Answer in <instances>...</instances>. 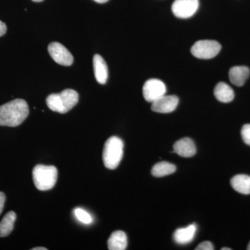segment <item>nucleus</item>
Masks as SVG:
<instances>
[{
    "label": "nucleus",
    "instance_id": "f257e3e1",
    "mask_svg": "<svg viewBox=\"0 0 250 250\" xmlns=\"http://www.w3.org/2000/svg\"><path fill=\"white\" fill-rule=\"evenodd\" d=\"M29 113L27 102L22 99L4 104L0 106V126H17L25 121Z\"/></svg>",
    "mask_w": 250,
    "mask_h": 250
},
{
    "label": "nucleus",
    "instance_id": "f03ea898",
    "mask_svg": "<svg viewBox=\"0 0 250 250\" xmlns=\"http://www.w3.org/2000/svg\"><path fill=\"white\" fill-rule=\"evenodd\" d=\"M78 100L79 95L75 90L66 89L60 93L49 95L46 99V104L52 111L65 113L77 104Z\"/></svg>",
    "mask_w": 250,
    "mask_h": 250
},
{
    "label": "nucleus",
    "instance_id": "7ed1b4c3",
    "mask_svg": "<svg viewBox=\"0 0 250 250\" xmlns=\"http://www.w3.org/2000/svg\"><path fill=\"white\" fill-rule=\"evenodd\" d=\"M33 180L38 190H50L57 183L58 171L53 166L37 165L32 172Z\"/></svg>",
    "mask_w": 250,
    "mask_h": 250
},
{
    "label": "nucleus",
    "instance_id": "20e7f679",
    "mask_svg": "<svg viewBox=\"0 0 250 250\" xmlns=\"http://www.w3.org/2000/svg\"><path fill=\"white\" fill-rule=\"evenodd\" d=\"M123 141L117 136H111L106 141L103 158L104 164L106 168L114 170L118 167L123 159Z\"/></svg>",
    "mask_w": 250,
    "mask_h": 250
},
{
    "label": "nucleus",
    "instance_id": "39448f33",
    "mask_svg": "<svg viewBox=\"0 0 250 250\" xmlns=\"http://www.w3.org/2000/svg\"><path fill=\"white\" fill-rule=\"evenodd\" d=\"M221 50V45L216 41H198L192 46L190 52L194 57L200 59L214 58Z\"/></svg>",
    "mask_w": 250,
    "mask_h": 250
},
{
    "label": "nucleus",
    "instance_id": "423d86ee",
    "mask_svg": "<svg viewBox=\"0 0 250 250\" xmlns=\"http://www.w3.org/2000/svg\"><path fill=\"white\" fill-rule=\"evenodd\" d=\"M166 93L165 83L158 79H150L147 80L143 85V97L148 103H154L161 97L165 95Z\"/></svg>",
    "mask_w": 250,
    "mask_h": 250
},
{
    "label": "nucleus",
    "instance_id": "0eeeda50",
    "mask_svg": "<svg viewBox=\"0 0 250 250\" xmlns=\"http://www.w3.org/2000/svg\"><path fill=\"white\" fill-rule=\"evenodd\" d=\"M199 0H175L172 5V13L179 18H189L196 13Z\"/></svg>",
    "mask_w": 250,
    "mask_h": 250
},
{
    "label": "nucleus",
    "instance_id": "6e6552de",
    "mask_svg": "<svg viewBox=\"0 0 250 250\" xmlns=\"http://www.w3.org/2000/svg\"><path fill=\"white\" fill-rule=\"evenodd\" d=\"M48 52L53 60L60 65L70 66L73 62V57L66 47L57 42H53L48 46Z\"/></svg>",
    "mask_w": 250,
    "mask_h": 250
},
{
    "label": "nucleus",
    "instance_id": "1a4fd4ad",
    "mask_svg": "<svg viewBox=\"0 0 250 250\" xmlns=\"http://www.w3.org/2000/svg\"><path fill=\"white\" fill-rule=\"evenodd\" d=\"M179 104V98L176 95H164L152 103V110L156 113H172Z\"/></svg>",
    "mask_w": 250,
    "mask_h": 250
},
{
    "label": "nucleus",
    "instance_id": "9d476101",
    "mask_svg": "<svg viewBox=\"0 0 250 250\" xmlns=\"http://www.w3.org/2000/svg\"><path fill=\"white\" fill-rule=\"evenodd\" d=\"M173 148V152L182 157H192L196 153L195 143L190 138H184L177 141L174 143Z\"/></svg>",
    "mask_w": 250,
    "mask_h": 250
},
{
    "label": "nucleus",
    "instance_id": "9b49d317",
    "mask_svg": "<svg viewBox=\"0 0 250 250\" xmlns=\"http://www.w3.org/2000/svg\"><path fill=\"white\" fill-rule=\"evenodd\" d=\"M195 224L188 225L187 228L177 229L173 234L174 241L179 245H186L191 243L197 232Z\"/></svg>",
    "mask_w": 250,
    "mask_h": 250
},
{
    "label": "nucleus",
    "instance_id": "f8f14e48",
    "mask_svg": "<svg viewBox=\"0 0 250 250\" xmlns=\"http://www.w3.org/2000/svg\"><path fill=\"white\" fill-rule=\"evenodd\" d=\"M93 67L97 82L100 84H105L108 77V66L103 57L99 54L94 56Z\"/></svg>",
    "mask_w": 250,
    "mask_h": 250
},
{
    "label": "nucleus",
    "instance_id": "ddd939ff",
    "mask_svg": "<svg viewBox=\"0 0 250 250\" xmlns=\"http://www.w3.org/2000/svg\"><path fill=\"white\" fill-rule=\"evenodd\" d=\"M250 69L246 66H234L229 72L230 82L236 86H243L249 78Z\"/></svg>",
    "mask_w": 250,
    "mask_h": 250
},
{
    "label": "nucleus",
    "instance_id": "4468645a",
    "mask_svg": "<svg viewBox=\"0 0 250 250\" xmlns=\"http://www.w3.org/2000/svg\"><path fill=\"white\" fill-rule=\"evenodd\" d=\"M215 98L220 103H229L234 99V91L231 86L225 82H220L214 88Z\"/></svg>",
    "mask_w": 250,
    "mask_h": 250
},
{
    "label": "nucleus",
    "instance_id": "2eb2a0df",
    "mask_svg": "<svg viewBox=\"0 0 250 250\" xmlns=\"http://www.w3.org/2000/svg\"><path fill=\"white\" fill-rule=\"evenodd\" d=\"M107 244L108 250H124L127 247V236L124 231H114L108 238Z\"/></svg>",
    "mask_w": 250,
    "mask_h": 250
},
{
    "label": "nucleus",
    "instance_id": "dca6fc26",
    "mask_svg": "<svg viewBox=\"0 0 250 250\" xmlns=\"http://www.w3.org/2000/svg\"><path fill=\"white\" fill-rule=\"evenodd\" d=\"M231 185L236 191L244 195L250 194V176L237 174L231 179Z\"/></svg>",
    "mask_w": 250,
    "mask_h": 250
},
{
    "label": "nucleus",
    "instance_id": "f3484780",
    "mask_svg": "<svg viewBox=\"0 0 250 250\" xmlns=\"http://www.w3.org/2000/svg\"><path fill=\"white\" fill-rule=\"evenodd\" d=\"M16 214L14 211H9L4 215L0 222V237L9 236L14 228Z\"/></svg>",
    "mask_w": 250,
    "mask_h": 250
},
{
    "label": "nucleus",
    "instance_id": "a211bd4d",
    "mask_svg": "<svg viewBox=\"0 0 250 250\" xmlns=\"http://www.w3.org/2000/svg\"><path fill=\"white\" fill-rule=\"evenodd\" d=\"M176 170L177 167L174 164L166 161H162L153 166L151 172L154 177H161L174 173Z\"/></svg>",
    "mask_w": 250,
    "mask_h": 250
},
{
    "label": "nucleus",
    "instance_id": "6ab92c4d",
    "mask_svg": "<svg viewBox=\"0 0 250 250\" xmlns=\"http://www.w3.org/2000/svg\"><path fill=\"white\" fill-rule=\"evenodd\" d=\"M75 215L76 218L78 219L79 221L82 222V223L90 224L92 223V217L90 216L88 212L82 208H77L75 210Z\"/></svg>",
    "mask_w": 250,
    "mask_h": 250
},
{
    "label": "nucleus",
    "instance_id": "aec40b11",
    "mask_svg": "<svg viewBox=\"0 0 250 250\" xmlns=\"http://www.w3.org/2000/svg\"><path fill=\"white\" fill-rule=\"evenodd\" d=\"M241 136L244 143L250 146V124L243 125L241 129Z\"/></svg>",
    "mask_w": 250,
    "mask_h": 250
},
{
    "label": "nucleus",
    "instance_id": "412c9836",
    "mask_svg": "<svg viewBox=\"0 0 250 250\" xmlns=\"http://www.w3.org/2000/svg\"><path fill=\"white\" fill-rule=\"evenodd\" d=\"M196 250H213V244L210 241H204L199 244L195 248Z\"/></svg>",
    "mask_w": 250,
    "mask_h": 250
},
{
    "label": "nucleus",
    "instance_id": "4be33fe9",
    "mask_svg": "<svg viewBox=\"0 0 250 250\" xmlns=\"http://www.w3.org/2000/svg\"><path fill=\"white\" fill-rule=\"evenodd\" d=\"M5 200H6V196L4 192H0V215L2 213L4 209Z\"/></svg>",
    "mask_w": 250,
    "mask_h": 250
},
{
    "label": "nucleus",
    "instance_id": "5701e85b",
    "mask_svg": "<svg viewBox=\"0 0 250 250\" xmlns=\"http://www.w3.org/2000/svg\"><path fill=\"white\" fill-rule=\"evenodd\" d=\"M6 30H7V27L6 24L0 21V37L6 34Z\"/></svg>",
    "mask_w": 250,
    "mask_h": 250
},
{
    "label": "nucleus",
    "instance_id": "b1692460",
    "mask_svg": "<svg viewBox=\"0 0 250 250\" xmlns=\"http://www.w3.org/2000/svg\"><path fill=\"white\" fill-rule=\"evenodd\" d=\"M96 2L100 3V4H104V3L107 2L108 0H94Z\"/></svg>",
    "mask_w": 250,
    "mask_h": 250
},
{
    "label": "nucleus",
    "instance_id": "393cba45",
    "mask_svg": "<svg viewBox=\"0 0 250 250\" xmlns=\"http://www.w3.org/2000/svg\"><path fill=\"white\" fill-rule=\"evenodd\" d=\"M31 250H47V248H43V247H39V248H32Z\"/></svg>",
    "mask_w": 250,
    "mask_h": 250
},
{
    "label": "nucleus",
    "instance_id": "a878e982",
    "mask_svg": "<svg viewBox=\"0 0 250 250\" xmlns=\"http://www.w3.org/2000/svg\"><path fill=\"white\" fill-rule=\"evenodd\" d=\"M33 1H35V2H41V1H43V0H32Z\"/></svg>",
    "mask_w": 250,
    "mask_h": 250
},
{
    "label": "nucleus",
    "instance_id": "bb28decb",
    "mask_svg": "<svg viewBox=\"0 0 250 250\" xmlns=\"http://www.w3.org/2000/svg\"><path fill=\"white\" fill-rule=\"evenodd\" d=\"M222 250H231V249H230V248H223L221 249Z\"/></svg>",
    "mask_w": 250,
    "mask_h": 250
},
{
    "label": "nucleus",
    "instance_id": "cd10ccee",
    "mask_svg": "<svg viewBox=\"0 0 250 250\" xmlns=\"http://www.w3.org/2000/svg\"><path fill=\"white\" fill-rule=\"evenodd\" d=\"M247 250H250V242L249 243V244H248V248H247Z\"/></svg>",
    "mask_w": 250,
    "mask_h": 250
}]
</instances>
